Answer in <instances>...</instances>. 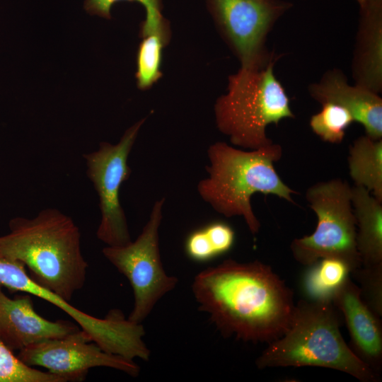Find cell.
Masks as SVG:
<instances>
[{
  "label": "cell",
  "mask_w": 382,
  "mask_h": 382,
  "mask_svg": "<svg viewBox=\"0 0 382 382\" xmlns=\"http://www.w3.org/2000/svg\"><path fill=\"white\" fill-rule=\"evenodd\" d=\"M192 289L200 310L224 336L245 342L268 344L280 337L295 306L291 290L257 260H226L197 274Z\"/></svg>",
  "instance_id": "obj_1"
},
{
  "label": "cell",
  "mask_w": 382,
  "mask_h": 382,
  "mask_svg": "<svg viewBox=\"0 0 382 382\" xmlns=\"http://www.w3.org/2000/svg\"><path fill=\"white\" fill-rule=\"evenodd\" d=\"M8 227L0 236V260L21 263L35 282L69 302L83 288L88 267L74 220L46 208L30 219H11Z\"/></svg>",
  "instance_id": "obj_2"
},
{
  "label": "cell",
  "mask_w": 382,
  "mask_h": 382,
  "mask_svg": "<svg viewBox=\"0 0 382 382\" xmlns=\"http://www.w3.org/2000/svg\"><path fill=\"white\" fill-rule=\"evenodd\" d=\"M282 154V147L274 143L244 151L216 142L208 148V177L198 183L197 192L218 213L226 217L242 216L255 235L260 223L251 205L254 194L273 195L295 204L292 195L297 192L282 181L274 166Z\"/></svg>",
  "instance_id": "obj_3"
},
{
  "label": "cell",
  "mask_w": 382,
  "mask_h": 382,
  "mask_svg": "<svg viewBox=\"0 0 382 382\" xmlns=\"http://www.w3.org/2000/svg\"><path fill=\"white\" fill-rule=\"evenodd\" d=\"M340 311L332 301L299 300L289 327L269 342L257 358L259 369L317 366L347 374L361 382L378 381V375L345 342Z\"/></svg>",
  "instance_id": "obj_4"
},
{
  "label": "cell",
  "mask_w": 382,
  "mask_h": 382,
  "mask_svg": "<svg viewBox=\"0 0 382 382\" xmlns=\"http://www.w3.org/2000/svg\"><path fill=\"white\" fill-rule=\"evenodd\" d=\"M277 57L259 68H241L228 77L227 93L214 105L219 130L234 146L257 149L273 143L267 136L268 125L294 119L286 92L276 77Z\"/></svg>",
  "instance_id": "obj_5"
},
{
  "label": "cell",
  "mask_w": 382,
  "mask_h": 382,
  "mask_svg": "<svg viewBox=\"0 0 382 382\" xmlns=\"http://www.w3.org/2000/svg\"><path fill=\"white\" fill-rule=\"evenodd\" d=\"M351 197L352 187L340 178L318 182L307 189L306 199L316 215L317 225L312 234L291 243L298 262L308 267L322 258H335L344 262L351 273L361 266Z\"/></svg>",
  "instance_id": "obj_6"
},
{
  "label": "cell",
  "mask_w": 382,
  "mask_h": 382,
  "mask_svg": "<svg viewBox=\"0 0 382 382\" xmlns=\"http://www.w3.org/2000/svg\"><path fill=\"white\" fill-rule=\"evenodd\" d=\"M165 198L152 207L149 219L141 233L132 242L120 246L103 248L104 257L129 282L134 294V306L128 319L141 323L156 303L178 284L175 277L163 269L159 251L158 231Z\"/></svg>",
  "instance_id": "obj_7"
},
{
  "label": "cell",
  "mask_w": 382,
  "mask_h": 382,
  "mask_svg": "<svg viewBox=\"0 0 382 382\" xmlns=\"http://www.w3.org/2000/svg\"><path fill=\"white\" fill-rule=\"evenodd\" d=\"M0 284L13 291L37 296L60 308L105 352L131 359L149 360L150 351L143 340V326L126 318L120 310H111L102 318L86 313L35 282L25 267L17 262L0 260Z\"/></svg>",
  "instance_id": "obj_8"
},
{
  "label": "cell",
  "mask_w": 382,
  "mask_h": 382,
  "mask_svg": "<svg viewBox=\"0 0 382 382\" xmlns=\"http://www.w3.org/2000/svg\"><path fill=\"white\" fill-rule=\"evenodd\" d=\"M144 121L142 119L128 128L117 144L101 142L98 150L83 155L87 177L99 199L101 219L96 236L108 246L132 241L120 190L131 174L129 155Z\"/></svg>",
  "instance_id": "obj_9"
},
{
  "label": "cell",
  "mask_w": 382,
  "mask_h": 382,
  "mask_svg": "<svg viewBox=\"0 0 382 382\" xmlns=\"http://www.w3.org/2000/svg\"><path fill=\"white\" fill-rule=\"evenodd\" d=\"M209 10L241 68H259L274 56L266 47L269 33L293 6L284 0H208Z\"/></svg>",
  "instance_id": "obj_10"
},
{
  "label": "cell",
  "mask_w": 382,
  "mask_h": 382,
  "mask_svg": "<svg viewBox=\"0 0 382 382\" xmlns=\"http://www.w3.org/2000/svg\"><path fill=\"white\" fill-rule=\"evenodd\" d=\"M18 357L30 366L47 369L65 382L82 381L96 367L112 368L132 376H138L140 371L134 359L105 352L81 329L31 345L20 350Z\"/></svg>",
  "instance_id": "obj_11"
},
{
  "label": "cell",
  "mask_w": 382,
  "mask_h": 382,
  "mask_svg": "<svg viewBox=\"0 0 382 382\" xmlns=\"http://www.w3.org/2000/svg\"><path fill=\"white\" fill-rule=\"evenodd\" d=\"M0 284V340L12 351L60 338L80 330L68 320L51 321L34 309L29 294L9 298Z\"/></svg>",
  "instance_id": "obj_12"
},
{
  "label": "cell",
  "mask_w": 382,
  "mask_h": 382,
  "mask_svg": "<svg viewBox=\"0 0 382 382\" xmlns=\"http://www.w3.org/2000/svg\"><path fill=\"white\" fill-rule=\"evenodd\" d=\"M332 303L344 317L350 348L377 375L382 369V324L364 302L359 286L349 277L337 289Z\"/></svg>",
  "instance_id": "obj_13"
},
{
  "label": "cell",
  "mask_w": 382,
  "mask_h": 382,
  "mask_svg": "<svg viewBox=\"0 0 382 382\" xmlns=\"http://www.w3.org/2000/svg\"><path fill=\"white\" fill-rule=\"evenodd\" d=\"M311 97L321 105L334 103L346 108L354 120L373 139H382V98L379 94L358 85H349L339 69L326 71L318 82L308 88Z\"/></svg>",
  "instance_id": "obj_14"
},
{
  "label": "cell",
  "mask_w": 382,
  "mask_h": 382,
  "mask_svg": "<svg viewBox=\"0 0 382 382\" xmlns=\"http://www.w3.org/2000/svg\"><path fill=\"white\" fill-rule=\"evenodd\" d=\"M359 18L351 62L354 84L382 92V0L359 6Z\"/></svg>",
  "instance_id": "obj_15"
},
{
  "label": "cell",
  "mask_w": 382,
  "mask_h": 382,
  "mask_svg": "<svg viewBox=\"0 0 382 382\" xmlns=\"http://www.w3.org/2000/svg\"><path fill=\"white\" fill-rule=\"evenodd\" d=\"M356 243L361 266L382 265V202L364 187H352Z\"/></svg>",
  "instance_id": "obj_16"
},
{
  "label": "cell",
  "mask_w": 382,
  "mask_h": 382,
  "mask_svg": "<svg viewBox=\"0 0 382 382\" xmlns=\"http://www.w3.org/2000/svg\"><path fill=\"white\" fill-rule=\"evenodd\" d=\"M348 166L354 185L365 187L382 202V139L366 134L356 139L349 146Z\"/></svg>",
  "instance_id": "obj_17"
},
{
  "label": "cell",
  "mask_w": 382,
  "mask_h": 382,
  "mask_svg": "<svg viewBox=\"0 0 382 382\" xmlns=\"http://www.w3.org/2000/svg\"><path fill=\"white\" fill-rule=\"evenodd\" d=\"M349 267L335 258H322L308 266L302 287L306 299L332 301L337 289L350 277Z\"/></svg>",
  "instance_id": "obj_18"
},
{
  "label": "cell",
  "mask_w": 382,
  "mask_h": 382,
  "mask_svg": "<svg viewBox=\"0 0 382 382\" xmlns=\"http://www.w3.org/2000/svg\"><path fill=\"white\" fill-rule=\"evenodd\" d=\"M168 29L152 33L140 43L137 52L136 78L140 89H147L161 78L162 50L168 42Z\"/></svg>",
  "instance_id": "obj_19"
},
{
  "label": "cell",
  "mask_w": 382,
  "mask_h": 382,
  "mask_svg": "<svg viewBox=\"0 0 382 382\" xmlns=\"http://www.w3.org/2000/svg\"><path fill=\"white\" fill-rule=\"evenodd\" d=\"M321 105V110L310 118L312 131L324 141L341 143L346 129L354 122L352 114L346 108L334 103H326Z\"/></svg>",
  "instance_id": "obj_20"
},
{
  "label": "cell",
  "mask_w": 382,
  "mask_h": 382,
  "mask_svg": "<svg viewBox=\"0 0 382 382\" xmlns=\"http://www.w3.org/2000/svg\"><path fill=\"white\" fill-rule=\"evenodd\" d=\"M0 382H65L60 376L25 364L0 340Z\"/></svg>",
  "instance_id": "obj_21"
},
{
  "label": "cell",
  "mask_w": 382,
  "mask_h": 382,
  "mask_svg": "<svg viewBox=\"0 0 382 382\" xmlns=\"http://www.w3.org/2000/svg\"><path fill=\"white\" fill-rule=\"evenodd\" d=\"M120 0H86L84 8L91 15L110 18L112 4ZM141 3L146 11V17L141 25V35L145 37L152 33L168 29L166 21L161 15V0H127Z\"/></svg>",
  "instance_id": "obj_22"
},
{
  "label": "cell",
  "mask_w": 382,
  "mask_h": 382,
  "mask_svg": "<svg viewBox=\"0 0 382 382\" xmlns=\"http://www.w3.org/2000/svg\"><path fill=\"white\" fill-rule=\"evenodd\" d=\"M359 283L360 296L366 306L379 318L382 317V265L364 267L351 273Z\"/></svg>",
  "instance_id": "obj_23"
},
{
  "label": "cell",
  "mask_w": 382,
  "mask_h": 382,
  "mask_svg": "<svg viewBox=\"0 0 382 382\" xmlns=\"http://www.w3.org/2000/svg\"><path fill=\"white\" fill-rule=\"evenodd\" d=\"M185 251L190 260L197 262H206L217 257L204 227L192 231L187 236Z\"/></svg>",
  "instance_id": "obj_24"
},
{
  "label": "cell",
  "mask_w": 382,
  "mask_h": 382,
  "mask_svg": "<svg viewBox=\"0 0 382 382\" xmlns=\"http://www.w3.org/2000/svg\"><path fill=\"white\" fill-rule=\"evenodd\" d=\"M203 227L217 256L228 252L232 248L235 233L228 224L223 221H214Z\"/></svg>",
  "instance_id": "obj_25"
},
{
  "label": "cell",
  "mask_w": 382,
  "mask_h": 382,
  "mask_svg": "<svg viewBox=\"0 0 382 382\" xmlns=\"http://www.w3.org/2000/svg\"><path fill=\"white\" fill-rule=\"evenodd\" d=\"M357 3L359 4V6H362L364 3H366L368 0H356Z\"/></svg>",
  "instance_id": "obj_26"
}]
</instances>
